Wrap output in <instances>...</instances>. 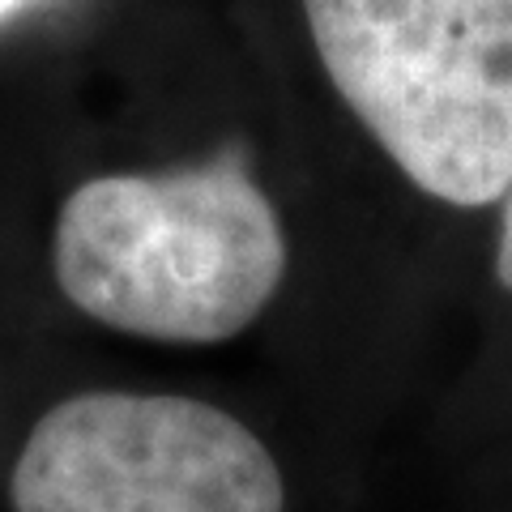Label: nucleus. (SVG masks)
I'll use <instances>...</instances> for the list:
<instances>
[{
	"instance_id": "obj_4",
	"label": "nucleus",
	"mask_w": 512,
	"mask_h": 512,
	"mask_svg": "<svg viewBox=\"0 0 512 512\" xmlns=\"http://www.w3.org/2000/svg\"><path fill=\"white\" fill-rule=\"evenodd\" d=\"M495 278L512 291V175L500 192V239H495Z\"/></svg>"
},
{
	"instance_id": "obj_1",
	"label": "nucleus",
	"mask_w": 512,
	"mask_h": 512,
	"mask_svg": "<svg viewBox=\"0 0 512 512\" xmlns=\"http://www.w3.org/2000/svg\"><path fill=\"white\" fill-rule=\"evenodd\" d=\"M64 299L107 329L214 346L244 333L286 278L274 201L235 158L94 175L64 197L52 239Z\"/></svg>"
},
{
	"instance_id": "obj_2",
	"label": "nucleus",
	"mask_w": 512,
	"mask_h": 512,
	"mask_svg": "<svg viewBox=\"0 0 512 512\" xmlns=\"http://www.w3.org/2000/svg\"><path fill=\"white\" fill-rule=\"evenodd\" d=\"M333 90L414 188L495 205L512 175V0H303Z\"/></svg>"
},
{
	"instance_id": "obj_3",
	"label": "nucleus",
	"mask_w": 512,
	"mask_h": 512,
	"mask_svg": "<svg viewBox=\"0 0 512 512\" xmlns=\"http://www.w3.org/2000/svg\"><path fill=\"white\" fill-rule=\"evenodd\" d=\"M13 512H286L274 453L197 397L77 393L35 423Z\"/></svg>"
},
{
	"instance_id": "obj_5",
	"label": "nucleus",
	"mask_w": 512,
	"mask_h": 512,
	"mask_svg": "<svg viewBox=\"0 0 512 512\" xmlns=\"http://www.w3.org/2000/svg\"><path fill=\"white\" fill-rule=\"evenodd\" d=\"M26 0H0V18H5V13H13V9H22Z\"/></svg>"
}]
</instances>
